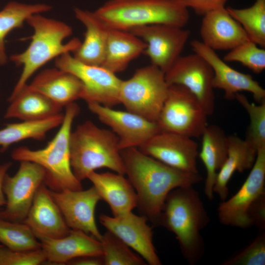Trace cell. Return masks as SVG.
Instances as JSON below:
<instances>
[{"label":"cell","instance_id":"cell-1","mask_svg":"<svg viewBox=\"0 0 265 265\" xmlns=\"http://www.w3.org/2000/svg\"><path fill=\"white\" fill-rule=\"evenodd\" d=\"M121 156L129 181L136 191L137 207L155 226L165 199L179 187L193 186L202 180L199 174L182 171L149 156L136 147L123 149Z\"/></svg>","mask_w":265,"mask_h":265},{"label":"cell","instance_id":"cell-2","mask_svg":"<svg viewBox=\"0 0 265 265\" xmlns=\"http://www.w3.org/2000/svg\"><path fill=\"white\" fill-rule=\"evenodd\" d=\"M210 218L198 192L193 186L179 187L169 192L159 222L174 234L188 264L195 265L205 251L201 231Z\"/></svg>","mask_w":265,"mask_h":265},{"label":"cell","instance_id":"cell-3","mask_svg":"<svg viewBox=\"0 0 265 265\" xmlns=\"http://www.w3.org/2000/svg\"><path fill=\"white\" fill-rule=\"evenodd\" d=\"M26 22L34 33L27 48L20 53L13 54L10 59L17 66H23L21 75L8 99L11 101L27 84L29 79L39 68L54 58L74 52L80 45L78 38L64 43L72 34V28L64 22L50 19L40 14H34Z\"/></svg>","mask_w":265,"mask_h":265},{"label":"cell","instance_id":"cell-4","mask_svg":"<svg viewBox=\"0 0 265 265\" xmlns=\"http://www.w3.org/2000/svg\"><path fill=\"white\" fill-rule=\"evenodd\" d=\"M74 102L65 106L63 122L53 138L43 148L32 150L26 146L15 149L12 158L16 161L36 163L45 171V185L51 190L82 189L81 182L74 175L71 165L70 136L73 121L80 112Z\"/></svg>","mask_w":265,"mask_h":265},{"label":"cell","instance_id":"cell-5","mask_svg":"<svg viewBox=\"0 0 265 265\" xmlns=\"http://www.w3.org/2000/svg\"><path fill=\"white\" fill-rule=\"evenodd\" d=\"M70 149L72 171L80 182L103 167L125 174L119 138L112 131L99 128L90 120L71 132Z\"/></svg>","mask_w":265,"mask_h":265},{"label":"cell","instance_id":"cell-6","mask_svg":"<svg viewBox=\"0 0 265 265\" xmlns=\"http://www.w3.org/2000/svg\"><path fill=\"white\" fill-rule=\"evenodd\" d=\"M94 13L108 28L128 31L153 24L184 27L190 17L181 0H109Z\"/></svg>","mask_w":265,"mask_h":265},{"label":"cell","instance_id":"cell-7","mask_svg":"<svg viewBox=\"0 0 265 265\" xmlns=\"http://www.w3.org/2000/svg\"><path fill=\"white\" fill-rule=\"evenodd\" d=\"M168 87L164 72L151 64L136 69L131 78L122 80L120 103L127 111L157 123Z\"/></svg>","mask_w":265,"mask_h":265},{"label":"cell","instance_id":"cell-8","mask_svg":"<svg viewBox=\"0 0 265 265\" xmlns=\"http://www.w3.org/2000/svg\"><path fill=\"white\" fill-rule=\"evenodd\" d=\"M208 116L197 98L188 89L173 84L169 85L157 123L160 131L198 137L208 125Z\"/></svg>","mask_w":265,"mask_h":265},{"label":"cell","instance_id":"cell-9","mask_svg":"<svg viewBox=\"0 0 265 265\" xmlns=\"http://www.w3.org/2000/svg\"><path fill=\"white\" fill-rule=\"evenodd\" d=\"M55 67L78 77L83 84L81 99L111 107L120 103L119 90L122 82L115 73L102 66L82 63L70 53L57 57Z\"/></svg>","mask_w":265,"mask_h":265},{"label":"cell","instance_id":"cell-10","mask_svg":"<svg viewBox=\"0 0 265 265\" xmlns=\"http://www.w3.org/2000/svg\"><path fill=\"white\" fill-rule=\"evenodd\" d=\"M238 190L221 201L218 217L223 225L240 228L252 226L248 212L251 206L265 195V147L258 150L255 162Z\"/></svg>","mask_w":265,"mask_h":265},{"label":"cell","instance_id":"cell-11","mask_svg":"<svg viewBox=\"0 0 265 265\" xmlns=\"http://www.w3.org/2000/svg\"><path fill=\"white\" fill-rule=\"evenodd\" d=\"M16 174L5 175L3 190L6 195L5 208L0 212V217L12 221H23L27 216L35 195L44 183L46 172L39 164L20 161Z\"/></svg>","mask_w":265,"mask_h":265},{"label":"cell","instance_id":"cell-12","mask_svg":"<svg viewBox=\"0 0 265 265\" xmlns=\"http://www.w3.org/2000/svg\"><path fill=\"white\" fill-rule=\"evenodd\" d=\"M164 74L168 85L185 87L197 98L208 116L213 113V72L204 58L194 53L181 55Z\"/></svg>","mask_w":265,"mask_h":265},{"label":"cell","instance_id":"cell-13","mask_svg":"<svg viewBox=\"0 0 265 265\" xmlns=\"http://www.w3.org/2000/svg\"><path fill=\"white\" fill-rule=\"evenodd\" d=\"M128 31L146 43L144 53L164 73L181 56L190 35L188 29L166 24L137 26Z\"/></svg>","mask_w":265,"mask_h":265},{"label":"cell","instance_id":"cell-14","mask_svg":"<svg viewBox=\"0 0 265 265\" xmlns=\"http://www.w3.org/2000/svg\"><path fill=\"white\" fill-rule=\"evenodd\" d=\"M139 148L145 154L172 168L188 173H198V146L191 137L160 131Z\"/></svg>","mask_w":265,"mask_h":265},{"label":"cell","instance_id":"cell-15","mask_svg":"<svg viewBox=\"0 0 265 265\" xmlns=\"http://www.w3.org/2000/svg\"><path fill=\"white\" fill-rule=\"evenodd\" d=\"M87 104L89 109L118 136L120 150L139 147L160 132L157 123L136 114L115 110L96 103Z\"/></svg>","mask_w":265,"mask_h":265},{"label":"cell","instance_id":"cell-16","mask_svg":"<svg viewBox=\"0 0 265 265\" xmlns=\"http://www.w3.org/2000/svg\"><path fill=\"white\" fill-rule=\"evenodd\" d=\"M50 193L59 209L68 226L80 230L101 240L100 233L95 218V211L102 198L93 186L86 190L64 189Z\"/></svg>","mask_w":265,"mask_h":265},{"label":"cell","instance_id":"cell-17","mask_svg":"<svg viewBox=\"0 0 265 265\" xmlns=\"http://www.w3.org/2000/svg\"><path fill=\"white\" fill-rule=\"evenodd\" d=\"M190 46L194 53L204 58L211 65L213 72V87L223 90L225 98L234 99L237 93L244 91L252 93L258 104L265 102V89L251 75L231 67L215 51L201 41L193 40L191 41Z\"/></svg>","mask_w":265,"mask_h":265},{"label":"cell","instance_id":"cell-18","mask_svg":"<svg viewBox=\"0 0 265 265\" xmlns=\"http://www.w3.org/2000/svg\"><path fill=\"white\" fill-rule=\"evenodd\" d=\"M145 216H138L132 212L111 217L101 214L100 223L129 247L137 252L150 265H160L153 244L152 229L147 224Z\"/></svg>","mask_w":265,"mask_h":265},{"label":"cell","instance_id":"cell-19","mask_svg":"<svg viewBox=\"0 0 265 265\" xmlns=\"http://www.w3.org/2000/svg\"><path fill=\"white\" fill-rule=\"evenodd\" d=\"M202 42L214 51L231 50L250 40L241 26L225 7L203 15L200 29Z\"/></svg>","mask_w":265,"mask_h":265},{"label":"cell","instance_id":"cell-20","mask_svg":"<svg viewBox=\"0 0 265 265\" xmlns=\"http://www.w3.org/2000/svg\"><path fill=\"white\" fill-rule=\"evenodd\" d=\"M23 222L31 229L37 238H58L68 235L71 230L44 183L37 190Z\"/></svg>","mask_w":265,"mask_h":265},{"label":"cell","instance_id":"cell-21","mask_svg":"<svg viewBox=\"0 0 265 265\" xmlns=\"http://www.w3.org/2000/svg\"><path fill=\"white\" fill-rule=\"evenodd\" d=\"M37 239L47 261L51 263L63 265L81 257L103 256L101 241L80 230L71 229L68 235L58 238Z\"/></svg>","mask_w":265,"mask_h":265},{"label":"cell","instance_id":"cell-22","mask_svg":"<svg viewBox=\"0 0 265 265\" xmlns=\"http://www.w3.org/2000/svg\"><path fill=\"white\" fill-rule=\"evenodd\" d=\"M87 179L92 183L102 200L108 204L113 216L132 212L137 207L136 193L124 175L93 171L88 175Z\"/></svg>","mask_w":265,"mask_h":265},{"label":"cell","instance_id":"cell-23","mask_svg":"<svg viewBox=\"0 0 265 265\" xmlns=\"http://www.w3.org/2000/svg\"><path fill=\"white\" fill-rule=\"evenodd\" d=\"M29 85L62 107L81 99L83 88L75 75L56 67L43 70Z\"/></svg>","mask_w":265,"mask_h":265},{"label":"cell","instance_id":"cell-24","mask_svg":"<svg viewBox=\"0 0 265 265\" xmlns=\"http://www.w3.org/2000/svg\"><path fill=\"white\" fill-rule=\"evenodd\" d=\"M76 18L85 27L84 40L73 52L80 61L92 65L101 66L105 58L109 28L95 14L76 8Z\"/></svg>","mask_w":265,"mask_h":265},{"label":"cell","instance_id":"cell-25","mask_svg":"<svg viewBox=\"0 0 265 265\" xmlns=\"http://www.w3.org/2000/svg\"><path fill=\"white\" fill-rule=\"evenodd\" d=\"M201 136L202 145L198 157L206 169L204 193L212 201L217 174L227 158L228 136L222 129L215 125H208Z\"/></svg>","mask_w":265,"mask_h":265},{"label":"cell","instance_id":"cell-26","mask_svg":"<svg viewBox=\"0 0 265 265\" xmlns=\"http://www.w3.org/2000/svg\"><path fill=\"white\" fill-rule=\"evenodd\" d=\"M257 151L245 139L235 135L228 136L227 158L218 172L213 187L214 193L218 195L221 201L227 199L228 185L234 173L251 169L256 160Z\"/></svg>","mask_w":265,"mask_h":265},{"label":"cell","instance_id":"cell-27","mask_svg":"<svg viewBox=\"0 0 265 265\" xmlns=\"http://www.w3.org/2000/svg\"><path fill=\"white\" fill-rule=\"evenodd\" d=\"M9 102L4 118L22 121L47 119L61 113L63 108L27 84Z\"/></svg>","mask_w":265,"mask_h":265},{"label":"cell","instance_id":"cell-28","mask_svg":"<svg viewBox=\"0 0 265 265\" xmlns=\"http://www.w3.org/2000/svg\"><path fill=\"white\" fill-rule=\"evenodd\" d=\"M146 47L144 41L129 31L109 28L101 66L115 74L122 72L144 53Z\"/></svg>","mask_w":265,"mask_h":265},{"label":"cell","instance_id":"cell-29","mask_svg":"<svg viewBox=\"0 0 265 265\" xmlns=\"http://www.w3.org/2000/svg\"><path fill=\"white\" fill-rule=\"evenodd\" d=\"M64 114L36 121H22L6 124L0 130V152H3L13 143L27 139L42 141L47 132L62 124Z\"/></svg>","mask_w":265,"mask_h":265},{"label":"cell","instance_id":"cell-30","mask_svg":"<svg viewBox=\"0 0 265 265\" xmlns=\"http://www.w3.org/2000/svg\"><path fill=\"white\" fill-rule=\"evenodd\" d=\"M51 6L42 3L27 4L16 1L8 2L0 11V65L8 60L5 47V38L13 29L21 28L30 16L47 12Z\"/></svg>","mask_w":265,"mask_h":265},{"label":"cell","instance_id":"cell-31","mask_svg":"<svg viewBox=\"0 0 265 265\" xmlns=\"http://www.w3.org/2000/svg\"><path fill=\"white\" fill-rule=\"evenodd\" d=\"M242 27L249 39L261 48L265 47V0H255L247 8H226Z\"/></svg>","mask_w":265,"mask_h":265},{"label":"cell","instance_id":"cell-32","mask_svg":"<svg viewBox=\"0 0 265 265\" xmlns=\"http://www.w3.org/2000/svg\"><path fill=\"white\" fill-rule=\"evenodd\" d=\"M0 242L13 250L29 251L41 249V243L25 223L0 217Z\"/></svg>","mask_w":265,"mask_h":265},{"label":"cell","instance_id":"cell-33","mask_svg":"<svg viewBox=\"0 0 265 265\" xmlns=\"http://www.w3.org/2000/svg\"><path fill=\"white\" fill-rule=\"evenodd\" d=\"M104 265H144L145 260L132 252L130 247L111 232L102 235L100 240Z\"/></svg>","mask_w":265,"mask_h":265},{"label":"cell","instance_id":"cell-34","mask_svg":"<svg viewBox=\"0 0 265 265\" xmlns=\"http://www.w3.org/2000/svg\"><path fill=\"white\" fill-rule=\"evenodd\" d=\"M235 99L248 113L250 123L245 140L258 151L265 147V102L256 105L243 94L237 93Z\"/></svg>","mask_w":265,"mask_h":265},{"label":"cell","instance_id":"cell-35","mask_svg":"<svg viewBox=\"0 0 265 265\" xmlns=\"http://www.w3.org/2000/svg\"><path fill=\"white\" fill-rule=\"evenodd\" d=\"M225 62H238L256 74L265 69V50L247 40L229 51L223 57Z\"/></svg>","mask_w":265,"mask_h":265},{"label":"cell","instance_id":"cell-36","mask_svg":"<svg viewBox=\"0 0 265 265\" xmlns=\"http://www.w3.org/2000/svg\"><path fill=\"white\" fill-rule=\"evenodd\" d=\"M223 265H265V233L263 231L246 247L226 260Z\"/></svg>","mask_w":265,"mask_h":265},{"label":"cell","instance_id":"cell-37","mask_svg":"<svg viewBox=\"0 0 265 265\" xmlns=\"http://www.w3.org/2000/svg\"><path fill=\"white\" fill-rule=\"evenodd\" d=\"M46 261V255L41 248L22 251L4 246L0 247V265H39Z\"/></svg>","mask_w":265,"mask_h":265},{"label":"cell","instance_id":"cell-38","mask_svg":"<svg viewBox=\"0 0 265 265\" xmlns=\"http://www.w3.org/2000/svg\"><path fill=\"white\" fill-rule=\"evenodd\" d=\"M188 8H192L196 14L203 16L212 10L225 7L227 0H181Z\"/></svg>","mask_w":265,"mask_h":265},{"label":"cell","instance_id":"cell-39","mask_svg":"<svg viewBox=\"0 0 265 265\" xmlns=\"http://www.w3.org/2000/svg\"><path fill=\"white\" fill-rule=\"evenodd\" d=\"M248 215L252 226H255L262 231L265 229V195L252 204Z\"/></svg>","mask_w":265,"mask_h":265},{"label":"cell","instance_id":"cell-40","mask_svg":"<svg viewBox=\"0 0 265 265\" xmlns=\"http://www.w3.org/2000/svg\"><path fill=\"white\" fill-rule=\"evenodd\" d=\"M67 264L72 265H103L104 261L103 256H84L73 259Z\"/></svg>","mask_w":265,"mask_h":265},{"label":"cell","instance_id":"cell-41","mask_svg":"<svg viewBox=\"0 0 265 265\" xmlns=\"http://www.w3.org/2000/svg\"><path fill=\"white\" fill-rule=\"evenodd\" d=\"M11 165L10 162L0 164V208L6 204V199L3 190V183L4 177Z\"/></svg>","mask_w":265,"mask_h":265},{"label":"cell","instance_id":"cell-42","mask_svg":"<svg viewBox=\"0 0 265 265\" xmlns=\"http://www.w3.org/2000/svg\"><path fill=\"white\" fill-rule=\"evenodd\" d=\"M3 246V245H2L1 244H0V247H1V246Z\"/></svg>","mask_w":265,"mask_h":265}]
</instances>
